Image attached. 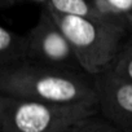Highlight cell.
I'll return each instance as SVG.
<instances>
[{"instance_id": "12", "label": "cell", "mask_w": 132, "mask_h": 132, "mask_svg": "<svg viewBox=\"0 0 132 132\" xmlns=\"http://www.w3.org/2000/svg\"><path fill=\"white\" fill-rule=\"evenodd\" d=\"M126 18H127V21H128V25H129V31L132 32V13H131V14H128Z\"/></svg>"}, {"instance_id": "4", "label": "cell", "mask_w": 132, "mask_h": 132, "mask_svg": "<svg viewBox=\"0 0 132 132\" xmlns=\"http://www.w3.org/2000/svg\"><path fill=\"white\" fill-rule=\"evenodd\" d=\"M26 36L30 49L29 61L54 68L86 71L69 39L47 7L42 9L36 25L26 34Z\"/></svg>"}, {"instance_id": "3", "label": "cell", "mask_w": 132, "mask_h": 132, "mask_svg": "<svg viewBox=\"0 0 132 132\" xmlns=\"http://www.w3.org/2000/svg\"><path fill=\"white\" fill-rule=\"evenodd\" d=\"M96 114L98 102L65 105L0 95V132H66Z\"/></svg>"}, {"instance_id": "8", "label": "cell", "mask_w": 132, "mask_h": 132, "mask_svg": "<svg viewBox=\"0 0 132 132\" xmlns=\"http://www.w3.org/2000/svg\"><path fill=\"white\" fill-rule=\"evenodd\" d=\"M109 70L122 79L132 83V32L122 43Z\"/></svg>"}, {"instance_id": "9", "label": "cell", "mask_w": 132, "mask_h": 132, "mask_svg": "<svg viewBox=\"0 0 132 132\" xmlns=\"http://www.w3.org/2000/svg\"><path fill=\"white\" fill-rule=\"evenodd\" d=\"M66 132H120V131L101 114H96L79 120Z\"/></svg>"}, {"instance_id": "1", "label": "cell", "mask_w": 132, "mask_h": 132, "mask_svg": "<svg viewBox=\"0 0 132 132\" xmlns=\"http://www.w3.org/2000/svg\"><path fill=\"white\" fill-rule=\"evenodd\" d=\"M0 95L65 105L98 102L93 75L32 61L0 68Z\"/></svg>"}, {"instance_id": "7", "label": "cell", "mask_w": 132, "mask_h": 132, "mask_svg": "<svg viewBox=\"0 0 132 132\" xmlns=\"http://www.w3.org/2000/svg\"><path fill=\"white\" fill-rule=\"evenodd\" d=\"M44 7H47L52 12L62 14L83 17L100 16L96 7V0H47L44 3Z\"/></svg>"}, {"instance_id": "2", "label": "cell", "mask_w": 132, "mask_h": 132, "mask_svg": "<svg viewBox=\"0 0 132 132\" xmlns=\"http://www.w3.org/2000/svg\"><path fill=\"white\" fill-rule=\"evenodd\" d=\"M52 14L69 39L83 69L91 75L110 68L129 31L126 17H83L56 12Z\"/></svg>"}, {"instance_id": "5", "label": "cell", "mask_w": 132, "mask_h": 132, "mask_svg": "<svg viewBox=\"0 0 132 132\" xmlns=\"http://www.w3.org/2000/svg\"><path fill=\"white\" fill-rule=\"evenodd\" d=\"M100 114L120 132H132V83L111 70L93 75Z\"/></svg>"}, {"instance_id": "11", "label": "cell", "mask_w": 132, "mask_h": 132, "mask_svg": "<svg viewBox=\"0 0 132 132\" xmlns=\"http://www.w3.org/2000/svg\"><path fill=\"white\" fill-rule=\"evenodd\" d=\"M17 2H20V0H0V8H2V9H7V8L14 5Z\"/></svg>"}, {"instance_id": "6", "label": "cell", "mask_w": 132, "mask_h": 132, "mask_svg": "<svg viewBox=\"0 0 132 132\" xmlns=\"http://www.w3.org/2000/svg\"><path fill=\"white\" fill-rule=\"evenodd\" d=\"M29 60L27 36H21L7 27H0V68L13 66Z\"/></svg>"}, {"instance_id": "10", "label": "cell", "mask_w": 132, "mask_h": 132, "mask_svg": "<svg viewBox=\"0 0 132 132\" xmlns=\"http://www.w3.org/2000/svg\"><path fill=\"white\" fill-rule=\"evenodd\" d=\"M96 7L102 17H127L132 13V0H96Z\"/></svg>"}]
</instances>
